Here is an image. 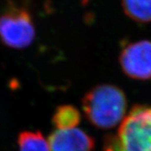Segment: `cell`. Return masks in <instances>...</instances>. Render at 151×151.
<instances>
[{
  "label": "cell",
  "mask_w": 151,
  "mask_h": 151,
  "mask_svg": "<svg viewBox=\"0 0 151 151\" xmlns=\"http://www.w3.org/2000/svg\"><path fill=\"white\" fill-rule=\"evenodd\" d=\"M103 151H151V107L132 108L117 134L105 138Z\"/></svg>",
  "instance_id": "cell-2"
},
{
  "label": "cell",
  "mask_w": 151,
  "mask_h": 151,
  "mask_svg": "<svg viewBox=\"0 0 151 151\" xmlns=\"http://www.w3.org/2000/svg\"><path fill=\"white\" fill-rule=\"evenodd\" d=\"M50 151H93L94 140L77 127L55 129L47 139Z\"/></svg>",
  "instance_id": "cell-5"
},
{
  "label": "cell",
  "mask_w": 151,
  "mask_h": 151,
  "mask_svg": "<svg viewBox=\"0 0 151 151\" xmlns=\"http://www.w3.org/2000/svg\"><path fill=\"white\" fill-rule=\"evenodd\" d=\"M19 151H50L47 139L40 132L24 131L18 138Z\"/></svg>",
  "instance_id": "cell-8"
},
{
  "label": "cell",
  "mask_w": 151,
  "mask_h": 151,
  "mask_svg": "<svg viewBox=\"0 0 151 151\" xmlns=\"http://www.w3.org/2000/svg\"><path fill=\"white\" fill-rule=\"evenodd\" d=\"M81 121L79 111L71 105H61L56 108L52 122L56 129H68L77 127Z\"/></svg>",
  "instance_id": "cell-7"
},
{
  "label": "cell",
  "mask_w": 151,
  "mask_h": 151,
  "mask_svg": "<svg viewBox=\"0 0 151 151\" xmlns=\"http://www.w3.org/2000/svg\"><path fill=\"white\" fill-rule=\"evenodd\" d=\"M125 75L135 80L151 78V40H139L125 43L119 55Z\"/></svg>",
  "instance_id": "cell-4"
},
{
  "label": "cell",
  "mask_w": 151,
  "mask_h": 151,
  "mask_svg": "<svg viewBox=\"0 0 151 151\" xmlns=\"http://www.w3.org/2000/svg\"><path fill=\"white\" fill-rule=\"evenodd\" d=\"M82 109L95 127L108 129L122 122L127 109L126 96L119 86L102 84L94 86L82 99Z\"/></svg>",
  "instance_id": "cell-1"
},
{
  "label": "cell",
  "mask_w": 151,
  "mask_h": 151,
  "mask_svg": "<svg viewBox=\"0 0 151 151\" xmlns=\"http://www.w3.org/2000/svg\"><path fill=\"white\" fill-rule=\"evenodd\" d=\"M125 15L139 24L151 23V0H121Z\"/></svg>",
  "instance_id": "cell-6"
},
{
  "label": "cell",
  "mask_w": 151,
  "mask_h": 151,
  "mask_svg": "<svg viewBox=\"0 0 151 151\" xmlns=\"http://www.w3.org/2000/svg\"><path fill=\"white\" fill-rule=\"evenodd\" d=\"M35 28L29 12L15 5L9 6L0 14V40L13 49H24L32 44Z\"/></svg>",
  "instance_id": "cell-3"
}]
</instances>
